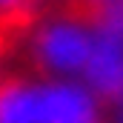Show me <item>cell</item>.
Instances as JSON below:
<instances>
[{
  "mask_svg": "<svg viewBox=\"0 0 123 123\" xmlns=\"http://www.w3.org/2000/svg\"><path fill=\"white\" fill-rule=\"evenodd\" d=\"M94 40L77 23H49L34 37V60L46 72L72 74L86 69Z\"/></svg>",
  "mask_w": 123,
  "mask_h": 123,
  "instance_id": "cell-1",
  "label": "cell"
},
{
  "mask_svg": "<svg viewBox=\"0 0 123 123\" xmlns=\"http://www.w3.org/2000/svg\"><path fill=\"white\" fill-rule=\"evenodd\" d=\"M40 97H43V109H40L43 123H94L92 100L77 86L49 83L40 86Z\"/></svg>",
  "mask_w": 123,
  "mask_h": 123,
  "instance_id": "cell-2",
  "label": "cell"
},
{
  "mask_svg": "<svg viewBox=\"0 0 123 123\" xmlns=\"http://www.w3.org/2000/svg\"><path fill=\"white\" fill-rule=\"evenodd\" d=\"M40 86L23 80L0 83V123H43Z\"/></svg>",
  "mask_w": 123,
  "mask_h": 123,
  "instance_id": "cell-3",
  "label": "cell"
},
{
  "mask_svg": "<svg viewBox=\"0 0 123 123\" xmlns=\"http://www.w3.org/2000/svg\"><path fill=\"white\" fill-rule=\"evenodd\" d=\"M86 74L92 77L94 86L100 89H115L123 83V55L117 46L106 43V46H97L94 43L92 57L86 63Z\"/></svg>",
  "mask_w": 123,
  "mask_h": 123,
  "instance_id": "cell-4",
  "label": "cell"
}]
</instances>
